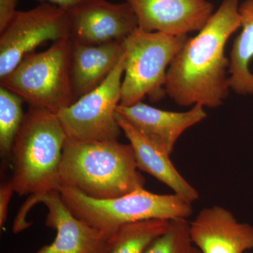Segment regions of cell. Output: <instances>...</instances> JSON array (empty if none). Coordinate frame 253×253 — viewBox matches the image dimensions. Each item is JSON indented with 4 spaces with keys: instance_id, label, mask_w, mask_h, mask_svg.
Masks as SVG:
<instances>
[{
    "instance_id": "obj_11",
    "label": "cell",
    "mask_w": 253,
    "mask_h": 253,
    "mask_svg": "<svg viewBox=\"0 0 253 253\" xmlns=\"http://www.w3.org/2000/svg\"><path fill=\"white\" fill-rule=\"evenodd\" d=\"M134 10L139 29L172 36L199 32L214 13L208 0H126Z\"/></svg>"
},
{
    "instance_id": "obj_6",
    "label": "cell",
    "mask_w": 253,
    "mask_h": 253,
    "mask_svg": "<svg viewBox=\"0 0 253 253\" xmlns=\"http://www.w3.org/2000/svg\"><path fill=\"white\" fill-rule=\"evenodd\" d=\"M188 39V36H172L139 28L126 38L120 105L131 106L146 96L152 102L163 99L168 68Z\"/></svg>"
},
{
    "instance_id": "obj_17",
    "label": "cell",
    "mask_w": 253,
    "mask_h": 253,
    "mask_svg": "<svg viewBox=\"0 0 253 253\" xmlns=\"http://www.w3.org/2000/svg\"><path fill=\"white\" fill-rule=\"evenodd\" d=\"M170 223L169 219H151L123 224L108 239L107 253H145Z\"/></svg>"
},
{
    "instance_id": "obj_4",
    "label": "cell",
    "mask_w": 253,
    "mask_h": 253,
    "mask_svg": "<svg viewBox=\"0 0 253 253\" xmlns=\"http://www.w3.org/2000/svg\"><path fill=\"white\" fill-rule=\"evenodd\" d=\"M59 191L69 211L107 239L123 224L151 219H186L193 212L192 203L179 195L156 194L144 188L111 199H93L66 186H60Z\"/></svg>"
},
{
    "instance_id": "obj_5",
    "label": "cell",
    "mask_w": 253,
    "mask_h": 253,
    "mask_svg": "<svg viewBox=\"0 0 253 253\" xmlns=\"http://www.w3.org/2000/svg\"><path fill=\"white\" fill-rule=\"evenodd\" d=\"M72 41L54 42L45 51L27 55L0 86L17 94L31 107L58 113L76 101L71 73Z\"/></svg>"
},
{
    "instance_id": "obj_21",
    "label": "cell",
    "mask_w": 253,
    "mask_h": 253,
    "mask_svg": "<svg viewBox=\"0 0 253 253\" xmlns=\"http://www.w3.org/2000/svg\"><path fill=\"white\" fill-rule=\"evenodd\" d=\"M18 1L19 0H0V32L4 31L17 13Z\"/></svg>"
},
{
    "instance_id": "obj_10",
    "label": "cell",
    "mask_w": 253,
    "mask_h": 253,
    "mask_svg": "<svg viewBox=\"0 0 253 253\" xmlns=\"http://www.w3.org/2000/svg\"><path fill=\"white\" fill-rule=\"evenodd\" d=\"M68 12L70 38L82 44L124 41L139 28L135 13L126 1L95 0Z\"/></svg>"
},
{
    "instance_id": "obj_3",
    "label": "cell",
    "mask_w": 253,
    "mask_h": 253,
    "mask_svg": "<svg viewBox=\"0 0 253 253\" xmlns=\"http://www.w3.org/2000/svg\"><path fill=\"white\" fill-rule=\"evenodd\" d=\"M66 139L56 113L29 106L10 155L15 193L20 196H40L59 189Z\"/></svg>"
},
{
    "instance_id": "obj_22",
    "label": "cell",
    "mask_w": 253,
    "mask_h": 253,
    "mask_svg": "<svg viewBox=\"0 0 253 253\" xmlns=\"http://www.w3.org/2000/svg\"><path fill=\"white\" fill-rule=\"evenodd\" d=\"M38 1H41L42 3L47 2L56 5L61 9L70 11L95 0H38Z\"/></svg>"
},
{
    "instance_id": "obj_7",
    "label": "cell",
    "mask_w": 253,
    "mask_h": 253,
    "mask_svg": "<svg viewBox=\"0 0 253 253\" xmlns=\"http://www.w3.org/2000/svg\"><path fill=\"white\" fill-rule=\"evenodd\" d=\"M125 69L124 52L102 84L56 113L68 138L85 142L118 140L122 129L116 113Z\"/></svg>"
},
{
    "instance_id": "obj_9",
    "label": "cell",
    "mask_w": 253,
    "mask_h": 253,
    "mask_svg": "<svg viewBox=\"0 0 253 253\" xmlns=\"http://www.w3.org/2000/svg\"><path fill=\"white\" fill-rule=\"evenodd\" d=\"M42 203L48 210L45 224L56 231L51 244L35 253H107L108 239L97 229L78 219L66 207L59 190L40 196H30L23 204L13 228L21 232L31 226L26 214L34 205Z\"/></svg>"
},
{
    "instance_id": "obj_20",
    "label": "cell",
    "mask_w": 253,
    "mask_h": 253,
    "mask_svg": "<svg viewBox=\"0 0 253 253\" xmlns=\"http://www.w3.org/2000/svg\"><path fill=\"white\" fill-rule=\"evenodd\" d=\"M15 193L11 180L5 181L0 186V228L4 227L7 219L8 210L12 195Z\"/></svg>"
},
{
    "instance_id": "obj_8",
    "label": "cell",
    "mask_w": 253,
    "mask_h": 253,
    "mask_svg": "<svg viewBox=\"0 0 253 253\" xmlns=\"http://www.w3.org/2000/svg\"><path fill=\"white\" fill-rule=\"evenodd\" d=\"M0 33V78H2L44 42L70 37L69 14L56 5L43 2L28 11H18Z\"/></svg>"
},
{
    "instance_id": "obj_19",
    "label": "cell",
    "mask_w": 253,
    "mask_h": 253,
    "mask_svg": "<svg viewBox=\"0 0 253 253\" xmlns=\"http://www.w3.org/2000/svg\"><path fill=\"white\" fill-rule=\"evenodd\" d=\"M145 253H202L193 243L189 223L179 218L171 220L169 229L155 240Z\"/></svg>"
},
{
    "instance_id": "obj_14",
    "label": "cell",
    "mask_w": 253,
    "mask_h": 253,
    "mask_svg": "<svg viewBox=\"0 0 253 253\" xmlns=\"http://www.w3.org/2000/svg\"><path fill=\"white\" fill-rule=\"evenodd\" d=\"M124 52L123 41L89 45L72 41L71 73L76 101L102 84Z\"/></svg>"
},
{
    "instance_id": "obj_12",
    "label": "cell",
    "mask_w": 253,
    "mask_h": 253,
    "mask_svg": "<svg viewBox=\"0 0 253 253\" xmlns=\"http://www.w3.org/2000/svg\"><path fill=\"white\" fill-rule=\"evenodd\" d=\"M116 112L136 131L168 155L181 134L207 118L204 106L195 105L186 112H174L152 107L142 101L129 106L118 105Z\"/></svg>"
},
{
    "instance_id": "obj_15",
    "label": "cell",
    "mask_w": 253,
    "mask_h": 253,
    "mask_svg": "<svg viewBox=\"0 0 253 253\" xmlns=\"http://www.w3.org/2000/svg\"><path fill=\"white\" fill-rule=\"evenodd\" d=\"M116 118L132 147L139 170L154 176L189 202L199 198L197 190L191 185L174 167L169 155L163 152L149 139L141 135L125 118L116 113Z\"/></svg>"
},
{
    "instance_id": "obj_2",
    "label": "cell",
    "mask_w": 253,
    "mask_h": 253,
    "mask_svg": "<svg viewBox=\"0 0 253 253\" xmlns=\"http://www.w3.org/2000/svg\"><path fill=\"white\" fill-rule=\"evenodd\" d=\"M61 186L96 199L121 197L144 188L130 144L85 142L67 137L60 167Z\"/></svg>"
},
{
    "instance_id": "obj_1",
    "label": "cell",
    "mask_w": 253,
    "mask_h": 253,
    "mask_svg": "<svg viewBox=\"0 0 253 253\" xmlns=\"http://www.w3.org/2000/svg\"><path fill=\"white\" fill-rule=\"evenodd\" d=\"M239 0H223L207 24L189 38L169 65L166 95L181 106L219 107L229 96L226 43L241 28Z\"/></svg>"
},
{
    "instance_id": "obj_18",
    "label": "cell",
    "mask_w": 253,
    "mask_h": 253,
    "mask_svg": "<svg viewBox=\"0 0 253 253\" xmlns=\"http://www.w3.org/2000/svg\"><path fill=\"white\" fill-rule=\"evenodd\" d=\"M23 102L17 94L0 86V154L3 159L10 158L15 138L22 125Z\"/></svg>"
},
{
    "instance_id": "obj_13",
    "label": "cell",
    "mask_w": 253,
    "mask_h": 253,
    "mask_svg": "<svg viewBox=\"0 0 253 253\" xmlns=\"http://www.w3.org/2000/svg\"><path fill=\"white\" fill-rule=\"evenodd\" d=\"M191 240L202 253H244L253 249V226L226 208H204L189 223Z\"/></svg>"
},
{
    "instance_id": "obj_16",
    "label": "cell",
    "mask_w": 253,
    "mask_h": 253,
    "mask_svg": "<svg viewBox=\"0 0 253 253\" xmlns=\"http://www.w3.org/2000/svg\"><path fill=\"white\" fill-rule=\"evenodd\" d=\"M239 11L241 31L231 48L229 85L237 94H253V73L249 68L253 59V0H245Z\"/></svg>"
}]
</instances>
